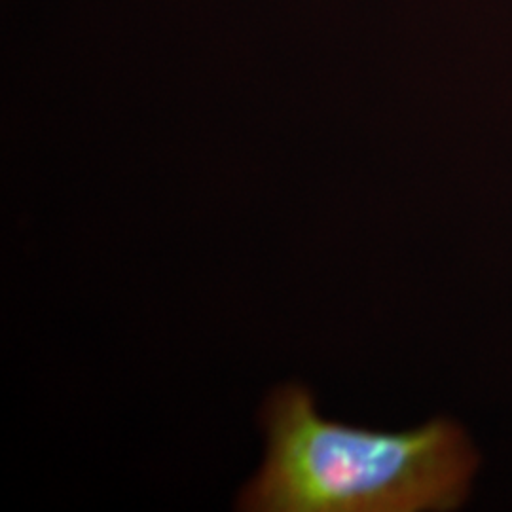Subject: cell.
Returning <instances> with one entry per match:
<instances>
[{
	"label": "cell",
	"mask_w": 512,
	"mask_h": 512,
	"mask_svg": "<svg viewBox=\"0 0 512 512\" xmlns=\"http://www.w3.org/2000/svg\"><path fill=\"white\" fill-rule=\"evenodd\" d=\"M262 418L268 452L239 511H454L478 469L467 433L446 418L378 433L323 420L302 385L277 389Z\"/></svg>",
	"instance_id": "1"
}]
</instances>
